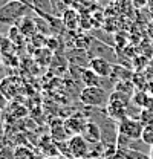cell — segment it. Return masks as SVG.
Returning a JSON list of instances; mask_svg holds the SVG:
<instances>
[{
    "label": "cell",
    "mask_w": 153,
    "mask_h": 159,
    "mask_svg": "<svg viewBox=\"0 0 153 159\" xmlns=\"http://www.w3.org/2000/svg\"><path fill=\"white\" fill-rule=\"evenodd\" d=\"M0 39H2V34H0Z\"/></svg>",
    "instance_id": "obj_20"
},
{
    "label": "cell",
    "mask_w": 153,
    "mask_h": 159,
    "mask_svg": "<svg viewBox=\"0 0 153 159\" xmlns=\"http://www.w3.org/2000/svg\"><path fill=\"white\" fill-rule=\"evenodd\" d=\"M141 139H142L149 147H153V124L144 125V130H142Z\"/></svg>",
    "instance_id": "obj_15"
},
{
    "label": "cell",
    "mask_w": 153,
    "mask_h": 159,
    "mask_svg": "<svg viewBox=\"0 0 153 159\" xmlns=\"http://www.w3.org/2000/svg\"><path fill=\"white\" fill-rule=\"evenodd\" d=\"M146 89H147V93H149L150 97H153V81H150V83L147 84V87H146Z\"/></svg>",
    "instance_id": "obj_16"
},
{
    "label": "cell",
    "mask_w": 153,
    "mask_h": 159,
    "mask_svg": "<svg viewBox=\"0 0 153 159\" xmlns=\"http://www.w3.org/2000/svg\"><path fill=\"white\" fill-rule=\"evenodd\" d=\"M67 147H69V153L72 158L76 159H84L86 156H89L90 150H89V142L83 138L81 135H75V136H71L69 142H67Z\"/></svg>",
    "instance_id": "obj_4"
},
{
    "label": "cell",
    "mask_w": 153,
    "mask_h": 159,
    "mask_svg": "<svg viewBox=\"0 0 153 159\" xmlns=\"http://www.w3.org/2000/svg\"><path fill=\"white\" fill-rule=\"evenodd\" d=\"M87 67L92 69L101 78H109V77H112V72H114V63H110L109 60L106 58H101V57L90 58Z\"/></svg>",
    "instance_id": "obj_5"
},
{
    "label": "cell",
    "mask_w": 153,
    "mask_h": 159,
    "mask_svg": "<svg viewBox=\"0 0 153 159\" xmlns=\"http://www.w3.org/2000/svg\"><path fill=\"white\" fill-rule=\"evenodd\" d=\"M81 136L86 139L89 144H94V145H95V144H100V142H101V129H100V125L96 124L94 119H90V121H87V124L84 125Z\"/></svg>",
    "instance_id": "obj_8"
},
{
    "label": "cell",
    "mask_w": 153,
    "mask_h": 159,
    "mask_svg": "<svg viewBox=\"0 0 153 159\" xmlns=\"http://www.w3.org/2000/svg\"><path fill=\"white\" fill-rule=\"evenodd\" d=\"M149 158L153 159V147H150V152H149Z\"/></svg>",
    "instance_id": "obj_18"
},
{
    "label": "cell",
    "mask_w": 153,
    "mask_h": 159,
    "mask_svg": "<svg viewBox=\"0 0 153 159\" xmlns=\"http://www.w3.org/2000/svg\"><path fill=\"white\" fill-rule=\"evenodd\" d=\"M81 81H83L84 87H101V84H103V78L100 75H96L89 67L81 69Z\"/></svg>",
    "instance_id": "obj_9"
},
{
    "label": "cell",
    "mask_w": 153,
    "mask_h": 159,
    "mask_svg": "<svg viewBox=\"0 0 153 159\" xmlns=\"http://www.w3.org/2000/svg\"><path fill=\"white\" fill-rule=\"evenodd\" d=\"M142 130H144V124L139 119L127 116V118H124L123 121L118 122V136H123L129 141L141 139Z\"/></svg>",
    "instance_id": "obj_3"
},
{
    "label": "cell",
    "mask_w": 153,
    "mask_h": 159,
    "mask_svg": "<svg viewBox=\"0 0 153 159\" xmlns=\"http://www.w3.org/2000/svg\"><path fill=\"white\" fill-rule=\"evenodd\" d=\"M29 11H34L31 5L21 0H9L5 6L0 8V25L14 26L23 17H26Z\"/></svg>",
    "instance_id": "obj_1"
},
{
    "label": "cell",
    "mask_w": 153,
    "mask_h": 159,
    "mask_svg": "<svg viewBox=\"0 0 153 159\" xmlns=\"http://www.w3.org/2000/svg\"><path fill=\"white\" fill-rule=\"evenodd\" d=\"M118 153L124 159H150L147 153L138 152V150H132V148H118Z\"/></svg>",
    "instance_id": "obj_12"
},
{
    "label": "cell",
    "mask_w": 153,
    "mask_h": 159,
    "mask_svg": "<svg viewBox=\"0 0 153 159\" xmlns=\"http://www.w3.org/2000/svg\"><path fill=\"white\" fill-rule=\"evenodd\" d=\"M61 20H63V25L67 31H74L80 25V17L74 9H66V12L61 16Z\"/></svg>",
    "instance_id": "obj_10"
},
{
    "label": "cell",
    "mask_w": 153,
    "mask_h": 159,
    "mask_svg": "<svg viewBox=\"0 0 153 159\" xmlns=\"http://www.w3.org/2000/svg\"><path fill=\"white\" fill-rule=\"evenodd\" d=\"M32 8L37 14H44V16H52V3L51 0H31Z\"/></svg>",
    "instance_id": "obj_11"
},
{
    "label": "cell",
    "mask_w": 153,
    "mask_h": 159,
    "mask_svg": "<svg viewBox=\"0 0 153 159\" xmlns=\"http://www.w3.org/2000/svg\"><path fill=\"white\" fill-rule=\"evenodd\" d=\"M20 89H21V86H20V81L17 77H8L0 81V92L6 99H12L14 97H17Z\"/></svg>",
    "instance_id": "obj_6"
},
{
    "label": "cell",
    "mask_w": 153,
    "mask_h": 159,
    "mask_svg": "<svg viewBox=\"0 0 153 159\" xmlns=\"http://www.w3.org/2000/svg\"><path fill=\"white\" fill-rule=\"evenodd\" d=\"M86 124H87V119L84 118V115L75 113L74 116H71L64 121V129H66L69 136H75V135L83 133V129H84Z\"/></svg>",
    "instance_id": "obj_7"
},
{
    "label": "cell",
    "mask_w": 153,
    "mask_h": 159,
    "mask_svg": "<svg viewBox=\"0 0 153 159\" xmlns=\"http://www.w3.org/2000/svg\"><path fill=\"white\" fill-rule=\"evenodd\" d=\"M110 92H107L103 87H83L80 92V101L86 107H106L109 102Z\"/></svg>",
    "instance_id": "obj_2"
},
{
    "label": "cell",
    "mask_w": 153,
    "mask_h": 159,
    "mask_svg": "<svg viewBox=\"0 0 153 159\" xmlns=\"http://www.w3.org/2000/svg\"><path fill=\"white\" fill-rule=\"evenodd\" d=\"M8 2H9V0H0V8H2V6H5Z\"/></svg>",
    "instance_id": "obj_17"
},
{
    "label": "cell",
    "mask_w": 153,
    "mask_h": 159,
    "mask_svg": "<svg viewBox=\"0 0 153 159\" xmlns=\"http://www.w3.org/2000/svg\"><path fill=\"white\" fill-rule=\"evenodd\" d=\"M147 99H149V93L147 92H135L132 95V104H135L138 109H146V104H147Z\"/></svg>",
    "instance_id": "obj_13"
},
{
    "label": "cell",
    "mask_w": 153,
    "mask_h": 159,
    "mask_svg": "<svg viewBox=\"0 0 153 159\" xmlns=\"http://www.w3.org/2000/svg\"><path fill=\"white\" fill-rule=\"evenodd\" d=\"M14 43L11 41V39L6 35V37H3L2 35V39H0V52H2V55H8V54H12V49H14Z\"/></svg>",
    "instance_id": "obj_14"
},
{
    "label": "cell",
    "mask_w": 153,
    "mask_h": 159,
    "mask_svg": "<svg viewBox=\"0 0 153 159\" xmlns=\"http://www.w3.org/2000/svg\"><path fill=\"white\" fill-rule=\"evenodd\" d=\"M2 63H3V55H2V52H0V66H2Z\"/></svg>",
    "instance_id": "obj_19"
}]
</instances>
